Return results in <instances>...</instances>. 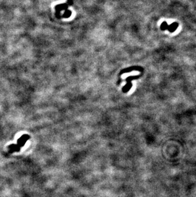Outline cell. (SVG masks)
I'll use <instances>...</instances> for the list:
<instances>
[{"instance_id": "6da1fadb", "label": "cell", "mask_w": 196, "mask_h": 197, "mask_svg": "<svg viewBox=\"0 0 196 197\" xmlns=\"http://www.w3.org/2000/svg\"><path fill=\"white\" fill-rule=\"evenodd\" d=\"M29 138V135H24L23 136L21 137L19 140H18V142H19V144L20 145V147L23 146L24 144H25V143L26 142V141L28 140Z\"/></svg>"}]
</instances>
